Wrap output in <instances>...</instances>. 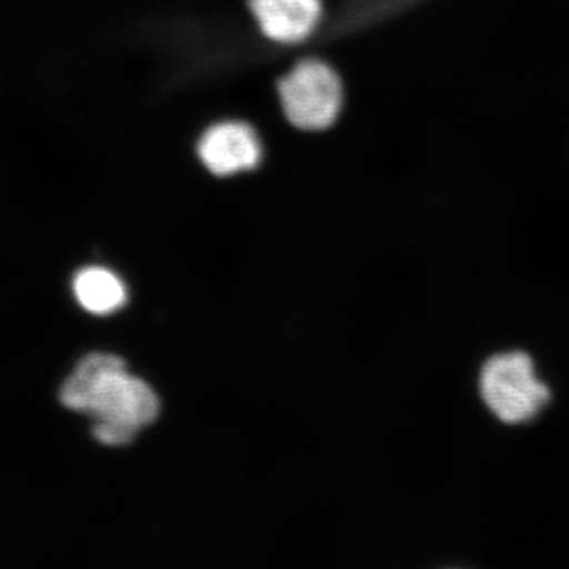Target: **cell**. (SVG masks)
Returning a JSON list of instances; mask_svg holds the SVG:
<instances>
[{
	"mask_svg": "<svg viewBox=\"0 0 569 569\" xmlns=\"http://www.w3.org/2000/svg\"><path fill=\"white\" fill-rule=\"evenodd\" d=\"M250 9L269 39L295 43L317 28L320 0H250Z\"/></svg>",
	"mask_w": 569,
	"mask_h": 569,
	"instance_id": "5b68a950",
	"label": "cell"
},
{
	"mask_svg": "<svg viewBox=\"0 0 569 569\" xmlns=\"http://www.w3.org/2000/svg\"><path fill=\"white\" fill-rule=\"evenodd\" d=\"M61 402L96 419L93 437L110 447L132 443L141 427L159 417V397L146 381L130 376L114 355L86 356L61 389Z\"/></svg>",
	"mask_w": 569,
	"mask_h": 569,
	"instance_id": "6da1fadb",
	"label": "cell"
},
{
	"mask_svg": "<svg viewBox=\"0 0 569 569\" xmlns=\"http://www.w3.org/2000/svg\"><path fill=\"white\" fill-rule=\"evenodd\" d=\"M479 387L486 406L507 425L530 421L550 399L549 388L522 351L492 356L482 367Z\"/></svg>",
	"mask_w": 569,
	"mask_h": 569,
	"instance_id": "7a4b0ae2",
	"label": "cell"
},
{
	"mask_svg": "<svg viewBox=\"0 0 569 569\" xmlns=\"http://www.w3.org/2000/svg\"><path fill=\"white\" fill-rule=\"evenodd\" d=\"M284 114L302 130L331 126L342 108V84L331 67L320 61L299 62L279 84Z\"/></svg>",
	"mask_w": 569,
	"mask_h": 569,
	"instance_id": "3957f363",
	"label": "cell"
},
{
	"mask_svg": "<svg viewBox=\"0 0 569 569\" xmlns=\"http://www.w3.org/2000/svg\"><path fill=\"white\" fill-rule=\"evenodd\" d=\"M198 153L212 174L230 176L257 167L261 159V144L247 123L222 122L201 137Z\"/></svg>",
	"mask_w": 569,
	"mask_h": 569,
	"instance_id": "277c9868",
	"label": "cell"
},
{
	"mask_svg": "<svg viewBox=\"0 0 569 569\" xmlns=\"http://www.w3.org/2000/svg\"><path fill=\"white\" fill-rule=\"evenodd\" d=\"M78 302L96 316L118 312L127 302L126 284L118 276L104 268L81 269L73 280Z\"/></svg>",
	"mask_w": 569,
	"mask_h": 569,
	"instance_id": "8992f818",
	"label": "cell"
}]
</instances>
